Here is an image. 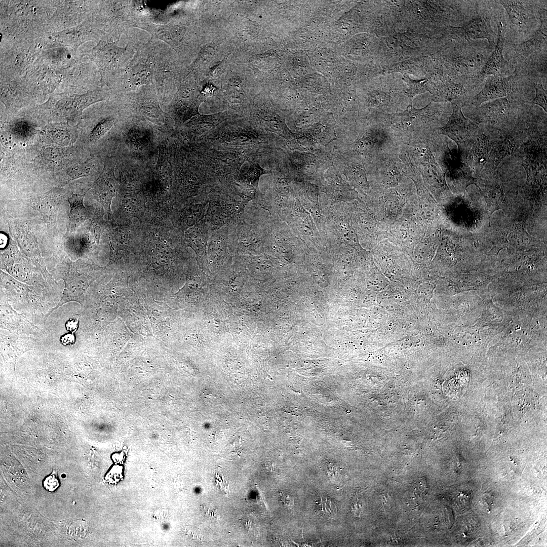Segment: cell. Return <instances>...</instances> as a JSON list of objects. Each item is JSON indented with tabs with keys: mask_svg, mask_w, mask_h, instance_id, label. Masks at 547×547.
<instances>
[{
	"mask_svg": "<svg viewBox=\"0 0 547 547\" xmlns=\"http://www.w3.org/2000/svg\"><path fill=\"white\" fill-rule=\"evenodd\" d=\"M405 81L409 86V89L407 92V95L410 99L409 105H412L413 98L417 94L429 91L428 87L426 86V82L413 81L408 77H406Z\"/></svg>",
	"mask_w": 547,
	"mask_h": 547,
	"instance_id": "83f0119b",
	"label": "cell"
},
{
	"mask_svg": "<svg viewBox=\"0 0 547 547\" xmlns=\"http://www.w3.org/2000/svg\"><path fill=\"white\" fill-rule=\"evenodd\" d=\"M497 41L494 50L490 55L483 67L476 73L471 80L481 82L490 76H504L509 70V63L503 57V48L505 27L501 21L497 24Z\"/></svg>",
	"mask_w": 547,
	"mask_h": 547,
	"instance_id": "9a60e30c",
	"label": "cell"
},
{
	"mask_svg": "<svg viewBox=\"0 0 547 547\" xmlns=\"http://www.w3.org/2000/svg\"><path fill=\"white\" fill-rule=\"evenodd\" d=\"M483 89L472 99L471 103L478 107L482 103L507 97L516 90L518 73L513 72L508 76L493 75L487 77Z\"/></svg>",
	"mask_w": 547,
	"mask_h": 547,
	"instance_id": "8fae6325",
	"label": "cell"
},
{
	"mask_svg": "<svg viewBox=\"0 0 547 547\" xmlns=\"http://www.w3.org/2000/svg\"><path fill=\"white\" fill-rule=\"evenodd\" d=\"M439 113L438 109L431 103L420 109L409 105L401 112L387 114L383 123L404 144L416 136L432 131Z\"/></svg>",
	"mask_w": 547,
	"mask_h": 547,
	"instance_id": "3957f363",
	"label": "cell"
},
{
	"mask_svg": "<svg viewBox=\"0 0 547 547\" xmlns=\"http://www.w3.org/2000/svg\"><path fill=\"white\" fill-rule=\"evenodd\" d=\"M451 103L452 113L447 123L437 130L439 134L457 143L459 152L467 147L470 148L482 132L476 124L463 115L461 108L464 103L455 100Z\"/></svg>",
	"mask_w": 547,
	"mask_h": 547,
	"instance_id": "52a82bcc",
	"label": "cell"
},
{
	"mask_svg": "<svg viewBox=\"0 0 547 547\" xmlns=\"http://www.w3.org/2000/svg\"><path fill=\"white\" fill-rule=\"evenodd\" d=\"M61 341L64 344H71L74 342V337L72 334H67L62 338Z\"/></svg>",
	"mask_w": 547,
	"mask_h": 547,
	"instance_id": "836d02e7",
	"label": "cell"
},
{
	"mask_svg": "<svg viewBox=\"0 0 547 547\" xmlns=\"http://www.w3.org/2000/svg\"><path fill=\"white\" fill-rule=\"evenodd\" d=\"M119 41L103 36L88 55L98 68L102 85H111L119 71L133 56L136 44L129 42L125 48Z\"/></svg>",
	"mask_w": 547,
	"mask_h": 547,
	"instance_id": "277c9868",
	"label": "cell"
},
{
	"mask_svg": "<svg viewBox=\"0 0 547 547\" xmlns=\"http://www.w3.org/2000/svg\"><path fill=\"white\" fill-rule=\"evenodd\" d=\"M463 41L458 49L454 59L458 75L462 80H471L485 65L491 50L480 44Z\"/></svg>",
	"mask_w": 547,
	"mask_h": 547,
	"instance_id": "ba28073f",
	"label": "cell"
},
{
	"mask_svg": "<svg viewBox=\"0 0 547 547\" xmlns=\"http://www.w3.org/2000/svg\"><path fill=\"white\" fill-rule=\"evenodd\" d=\"M467 91L463 84L452 82L441 84L433 93V100L435 102L452 101L466 95Z\"/></svg>",
	"mask_w": 547,
	"mask_h": 547,
	"instance_id": "7402d4cb",
	"label": "cell"
},
{
	"mask_svg": "<svg viewBox=\"0 0 547 547\" xmlns=\"http://www.w3.org/2000/svg\"><path fill=\"white\" fill-rule=\"evenodd\" d=\"M84 194H72L67 201L70 206L67 223V235L74 234L79 226L86 220L87 209L83 204Z\"/></svg>",
	"mask_w": 547,
	"mask_h": 547,
	"instance_id": "ffe728a7",
	"label": "cell"
},
{
	"mask_svg": "<svg viewBox=\"0 0 547 547\" xmlns=\"http://www.w3.org/2000/svg\"><path fill=\"white\" fill-rule=\"evenodd\" d=\"M280 499L284 506L289 507L292 505L293 500L288 494L281 493L280 494Z\"/></svg>",
	"mask_w": 547,
	"mask_h": 547,
	"instance_id": "1f68e13d",
	"label": "cell"
},
{
	"mask_svg": "<svg viewBox=\"0 0 547 547\" xmlns=\"http://www.w3.org/2000/svg\"><path fill=\"white\" fill-rule=\"evenodd\" d=\"M177 74L176 61L170 50L158 42L153 85L160 92L166 91L175 83Z\"/></svg>",
	"mask_w": 547,
	"mask_h": 547,
	"instance_id": "4fadbf2b",
	"label": "cell"
},
{
	"mask_svg": "<svg viewBox=\"0 0 547 547\" xmlns=\"http://www.w3.org/2000/svg\"><path fill=\"white\" fill-rule=\"evenodd\" d=\"M77 321L75 320H71L66 323V329L70 332H73L77 328Z\"/></svg>",
	"mask_w": 547,
	"mask_h": 547,
	"instance_id": "d6a6232c",
	"label": "cell"
},
{
	"mask_svg": "<svg viewBox=\"0 0 547 547\" xmlns=\"http://www.w3.org/2000/svg\"><path fill=\"white\" fill-rule=\"evenodd\" d=\"M98 6L97 17L104 28V35L119 41L126 28L133 27L136 18L135 1H102Z\"/></svg>",
	"mask_w": 547,
	"mask_h": 547,
	"instance_id": "5b68a950",
	"label": "cell"
},
{
	"mask_svg": "<svg viewBox=\"0 0 547 547\" xmlns=\"http://www.w3.org/2000/svg\"><path fill=\"white\" fill-rule=\"evenodd\" d=\"M535 88L536 91V95L531 102V106L530 107V109L533 105H538L541 107L543 109V110L545 112H546V90L543 88L542 84L540 83L536 84L535 86Z\"/></svg>",
	"mask_w": 547,
	"mask_h": 547,
	"instance_id": "f546056e",
	"label": "cell"
},
{
	"mask_svg": "<svg viewBox=\"0 0 547 547\" xmlns=\"http://www.w3.org/2000/svg\"><path fill=\"white\" fill-rule=\"evenodd\" d=\"M398 151L383 154L375 160L381 175V183L385 188L397 185L402 179L404 172Z\"/></svg>",
	"mask_w": 547,
	"mask_h": 547,
	"instance_id": "e0dca14e",
	"label": "cell"
},
{
	"mask_svg": "<svg viewBox=\"0 0 547 547\" xmlns=\"http://www.w3.org/2000/svg\"><path fill=\"white\" fill-rule=\"evenodd\" d=\"M484 496L483 499H485L487 503L491 505L493 501V497L488 493L485 494Z\"/></svg>",
	"mask_w": 547,
	"mask_h": 547,
	"instance_id": "e575fe53",
	"label": "cell"
},
{
	"mask_svg": "<svg viewBox=\"0 0 547 547\" xmlns=\"http://www.w3.org/2000/svg\"><path fill=\"white\" fill-rule=\"evenodd\" d=\"M114 119L109 117L102 120L93 130L90 135L91 140H98L102 137L112 127Z\"/></svg>",
	"mask_w": 547,
	"mask_h": 547,
	"instance_id": "484cf974",
	"label": "cell"
},
{
	"mask_svg": "<svg viewBox=\"0 0 547 547\" xmlns=\"http://www.w3.org/2000/svg\"><path fill=\"white\" fill-rule=\"evenodd\" d=\"M401 143L392 130L381 123L362 130L351 148L358 154H369L376 160L383 154L398 151Z\"/></svg>",
	"mask_w": 547,
	"mask_h": 547,
	"instance_id": "8992f818",
	"label": "cell"
},
{
	"mask_svg": "<svg viewBox=\"0 0 547 547\" xmlns=\"http://www.w3.org/2000/svg\"><path fill=\"white\" fill-rule=\"evenodd\" d=\"M59 481L57 477L56 472L54 471L44 482V486L49 491H53L59 486Z\"/></svg>",
	"mask_w": 547,
	"mask_h": 547,
	"instance_id": "4dcf8cb0",
	"label": "cell"
},
{
	"mask_svg": "<svg viewBox=\"0 0 547 547\" xmlns=\"http://www.w3.org/2000/svg\"><path fill=\"white\" fill-rule=\"evenodd\" d=\"M391 96L386 92L377 90L370 95V102L372 106L381 108H386L390 102Z\"/></svg>",
	"mask_w": 547,
	"mask_h": 547,
	"instance_id": "4316f807",
	"label": "cell"
},
{
	"mask_svg": "<svg viewBox=\"0 0 547 547\" xmlns=\"http://www.w3.org/2000/svg\"><path fill=\"white\" fill-rule=\"evenodd\" d=\"M316 508L319 514L325 518H332L336 513V506L335 503L328 497H321Z\"/></svg>",
	"mask_w": 547,
	"mask_h": 547,
	"instance_id": "d4e9b609",
	"label": "cell"
},
{
	"mask_svg": "<svg viewBox=\"0 0 547 547\" xmlns=\"http://www.w3.org/2000/svg\"><path fill=\"white\" fill-rule=\"evenodd\" d=\"M9 228L23 255L45 271L37 239L28 226L22 222L15 221L9 222Z\"/></svg>",
	"mask_w": 547,
	"mask_h": 547,
	"instance_id": "2e32d148",
	"label": "cell"
},
{
	"mask_svg": "<svg viewBox=\"0 0 547 547\" xmlns=\"http://www.w3.org/2000/svg\"><path fill=\"white\" fill-rule=\"evenodd\" d=\"M114 165L111 161H106L102 171L94 185V189L100 203L109 209L112 199L116 191L114 177Z\"/></svg>",
	"mask_w": 547,
	"mask_h": 547,
	"instance_id": "d6986e66",
	"label": "cell"
},
{
	"mask_svg": "<svg viewBox=\"0 0 547 547\" xmlns=\"http://www.w3.org/2000/svg\"><path fill=\"white\" fill-rule=\"evenodd\" d=\"M491 146L487 136L482 133L473 144L468 154L470 165L482 168L488 161Z\"/></svg>",
	"mask_w": 547,
	"mask_h": 547,
	"instance_id": "44dd1931",
	"label": "cell"
},
{
	"mask_svg": "<svg viewBox=\"0 0 547 547\" xmlns=\"http://www.w3.org/2000/svg\"><path fill=\"white\" fill-rule=\"evenodd\" d=\"M94 165L91 160L73 165L67 170L64 181L66 183L80 177H87L91 174Z\"/></svg>",
	"mask_w": 547,
	"mask_h": 547,
	"instance_id": "cb8c5ba5",
	"label": "cell"
},
{
	"mask_svg": "<svg viewBox=\"0 0 547 547\" xmlns=\"http://www.w3.org/2000/svg\"><path fill=\"white\" fill-rule=\"evenodd\" d=\"M64 194L62 189H54L29 200L30 206L38 211L42 216L52 237L59 232L57 212Z\"/></svg>",
	"mask_w": 547,
	"mask_h": 547,
	"instance_id": "7c38bea8",
	"label": "cell"
},
{
	"mask_svg": "<svg viewBox=\"0 0 547 547\" xmlns=\"http://www.w3.org/2000/svg\"><path fill=\"white\" fill-rule=\"evenodd\" d=\"M158 42L151 38L136 44L133 56L119 71L111 85L114 89L131 92L144 86L153 85Z\"/></svg>",
	"mask_w": 547,
	"mask_h": 547,
	"instance_id": "6da1fadb",
	"label": "cell"
},
{
	"mask_svg": "<svg viewBox=\"0 0 547 547\" xmlns=\"http://www.w3.org/2000/svg\"><path fill=\"white\" fill-rule=\"evenodd\" d=\"M432 131L423 133L404 143L412 161L415 164L436 163L431 146Z\"/></svg>",
	"mask_w": 547,
	"mask_h": 547,
	"instance_id": "ac0fdd59",
	"label": "cell"
},
{
	"mask_svg": "<svg viewBox=\"0 0 547 547\" xmlns=\"http://www.w3.org/2000/svg\"><path fill=\"white\" fill-rule=\"evenodd\" d=\"M492 14L490 11L483 12L470 19L459 27H451L453 33L462 41L476 39H487L491 49L495 48L496 34L491 24Z\"/></svg>",
	"mask_w": 547,
	"mask_h": 547,
	"instance_id": "9c48e42d",
	"label": "cell"
},
{
	"mask_svg": "<svg viewBox=\"0 0 547 547\" xmlns=\"http://www.w3.org/2000/svg\"><path fill=\"white\" fill-rule=\"evenodd\" d=\"M266 172L267 171L261 168L258 164H254L251 163L248 172L242 176L247 182L255 186H257L259 177Z\"/></svg>",
	"mask_w": 547,
	"mask_h": 547,
	"instance_id": "f1b7e54d",
	"label": "cell"
},
{
	"mask_svg": "<svg viewBox=\"0 0 547 547\" xmlns=\"http://www.w3.org/2000/svg\"><path fill=\"white\" fill-rule=\"evenodd\" d=\"M546 17L540 19V25L532 36L528 40L514 47L510 57L509 65L518 73L525 60L531 54L542 50H546L547 43Z\"/></svg>",
	"mask_w": 547,
	"mask_h": 547,
	"instance_id": "5bb4252c",
	"label": "cell"
},
{
	"mask_svg": "<svg viewBox=\"0 0 547 547\" xmlns=\"http://www.w3.org/2000/svg\"><path fill=\"white\" fill-rule=\"evenodd\" d=\"M505 10L511 23L521 30L535 25L543 15L534 4V1H497Z\"/></svg>",
	"mask_w": 547,
	"mask_h": 547,
	"instance_id": "30bf717a",
	"label": "cell"
},
{
	"mask_svg": "<svg viewBox=\"0 0 547 547\" xmlns=\"http://www.w3.org/2000/svg\"><path fill=\"white\" fill-rule=\"evenodd\" d=\"M57 125L54 126L50 128L48 131L49 136L50 138L54 140V142L57 143L63 144L71 142L72 138L75 139L74 137L71 136L74 134L71 132H74L71 127H69L67 125Z\"/></svg>",
	"mask_w": 547,
	"mask_h": 547,
	"instance_id": "603a6c76",
	"label": "cell"
},
{
	"mask_svg": "<svg viewBox=\"0 0 547 547\" xmlns=\"http://www.w3.org/2000/svg\"><path fill=\"white\" fill-rule=\"evenodd\" d=\"M107 97V93L99 88L83 95L63 93L52 96L40 109L43 115L51 122L73 121L82 114L85 108Z\"/></svg>",
	"mask_w": 547,
	"mask_h": 547,
	"instance_id": "7a4b0ae2",
	"label": "cell"
}]
</instances>
